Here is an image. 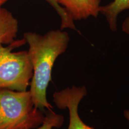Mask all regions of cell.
Segmentation results:
<instances>
[{
	"label": "cell",
	"mask_w": 129,
	"mask_h": 129,
	"mask_svg": "<svg viewBox=\"0 0 129 129\" xmlns=\"http://www.w3.org/2000/svg\"><path fill=\"white\" fill-rule=\"evenodd\" d=\"M23 38L29 45L28 53L33 68L29 85L33 102L43 112L45 109L51 111L53 106L47 99V88L54 62L67 50L69 35L62 29L50 30L44 35L28 32L23 34Z\"/></svg>",
	"instance_id": "1"
},
{
	"label": "cell",
	"mask_w": 129,
	"mask_h": 129,
	"mask_svg": "<svg viewBox=\"0 0 129 129\" xmlns=\"http://www.w3.org/2000/svg\"><path fill=\"white\" fill-rule=\"evenodd\" d=\"M44 117L35 106L30 91L0 90V129H34Z\"/></svg>",
	"instance_id": "2"
},
{
	"label": "cell",
	"mask_w": 129,
	"mask_h": 129,
	"mask_svg": "<svg viewBox=\"0 0 129 129\" xmlns=\"http://www.w3.org/2000/svg\"><path fill=\"white\" fill-rule=\"evenodd\" d=\"M26 43L23 38L7 47L0 44V90L25 91L30 85L33 68L28 51H12Z\"/></svg>",
	"instance_id": "3"
},
{
	"label": "cell",
	"mask_w": 129,
	"mask_h": 129,
	"mask_svg": "<svg viewBox=\"0 0 129 129\" xmlns=\"http://www.w3.org/2000/svg\"><path fill=\"white\" fill-rule=\"evenodd\" d=\"M87 94L85 86L67 87L53 94V102L58 108L68 109L69 123L68 129H94L85 124L78 114V106L81 101Z\"/></svg>",
	"instance_id": "4"
},
{
	"label": "cell",
	"mask_w": 129,
	"mask_h": 129,
	"mask_svg": "<svg viewBox=\"0 0 129 129\" xmlns=\"http://www.w3.org/2000/svg\"><path fill=\"white\" fill-rule=\"evenodd\" d=\"M74 20L96 17L100 13L101 0H56Z\"/></svg>",
	"instance_id": "5"
},
{
	"label": "cell",
	"mask_w": 129,
	"mask_h": 129,
	"mask_svg": "<svg viewBox=\"0 0 129 129\" xmlns=\"http://www.w3.org/2000/svg\"><path fill=\"white\" fill-rule=\"evenodd\" d=\"M18 21L7 9L0 7V44H10L15 41Z\"/></svg>",
	"instance_id": "6"
},
{
	"label": "cell",
	"mask_w": 129,
	"mask_h": 129,
	"mask_svg": "<svg viewBox=\"0 0 129 129\" xmlns=\"http://www.w3.org/2000/svg\"><path fill=\"white\" fill-rule=\"evenodd\" d=\"M129 10V0H114L106 6H101L100 13L105 16L112 31L117 30V18L119 14Z\"/></svg>",
	"instance_id": "7"
},
{
	"label": "cell",
	"mask_w": 129,
	"mask_h": 129,
	"mask_svg": "<svg viewBox=\"0 0 129 129\" xmlns=\"http://www.w3.org/2000/svg\"><path fill=\"white\" fill-rule=\"evenodd\" d=\"M49 3L51 7L54 9L59 14L61 19V27L60 29L63 30L64 29L69 28L73 30H77L74 20L71 17L70 15L68 13L67 11L56 2V0H44Z\"/></svg>",
	"instance_id": "8"
},
{
	"label": "cell",
	"mask_w": 129,
	"mask_h": 129,
	"mask_svg": "<svg viewBox=\"0 0 129 129\" xmlns=\"http://www.w3.org/2000/svg\"><path fill=\"white\" fill-rule=\"evenodd\" d=\"M64 122V117L62 115L57 114L52 110L48 111L45 116L44 121L41 125L34 129H53L60 128Z\"/></svg>",
	"instance_id": "9"
},
{
	"label": "cell",
	"mask_w": 129,
	"mask_h": 129,
	"mask_svg": "<svg viewBox=\"0 0 129 129\" xmlns=\"http://www.w3.org/2000/svg\"><path fill=\"white\" fill-rule=\"evenodd\" d=\"M122 30L124 33L129 35V16L124 21L122 25Z\"/></svg>",
	"instance_id": "10"
},
{
	"label": "cell",
	"mask_w": 129,
	"mask_h": 129,
	"mask_svg": "<svg viewBox=\"0 0 129 129\" xmlns=\"http://www.w3.org/2000/svg\"><path fill=\"white\" fill-rule=\"evenodd\" d=\"M124 116L129 122V110H125L124 111Z\"/></svg>",
	"instance_id": "11"
},
{
	"label": "cell",
	"mask_w": 129,
	"mask_h": 129,
	"mask_svg": "<svg viewBox=\"0 0 129 129\" xmlns=\"http://www.w3.org/2000/svg\"><path fill=\"white\" fill-rule=\"evenodd\" d=\"M8 0H0V7H2V6L4 4H5Z\"/></svg>",
	"instance_id": "12"
}]
</instances>
